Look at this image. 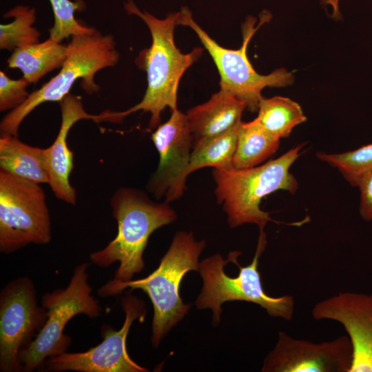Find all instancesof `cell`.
I'll list each match as a JSON object with an SVG mask.
<instances>
[{"mask_svg":"<svg viewBox=\"0 0 372 372\" xmlns=\"http://www.w3.org/2000/svg\"><path fill=\"white\" fill-rule=\"evenodd\" d=\"M124 9L145 23L152 36V44L140 52L135 61L137 66L147 73L145 93L138 103L121 114L125 118L139 110L149 112L148 129L153 131L160 125L161 113L166 107L172 111L177 109L180 81L187 70L200 58L204 49L195 48L188 53H183L177 48L174 34L178 12L158 19L146 10H139L133 0H126Z\"/></svg>","mask_w":372,"mask_h":372,"instance_id":"6da1fadb","label":"cell"},{"mask_svg":"<svg viewBox=\"0 0 372 372\" xmlns=\"http://www.w3.org/2000/svg\"><path fill=\"white\" fill-rule=\"evenodd\" d=\"M112 215L117 222L116 237L106 247L90 254L91 262L107 267L120 265L111 284L132 280L144 268L143 254L151 234L158 228L174 222L175 211L169 203L152 200L143 191L122 187L111 199Z\"/></svg>","mask_w":372,"mask_h":372,"instance_id":"7a4b0ae2","label":"cell"},{"mask_svg":"<svg viewBox=\"0 0 372 372\" xmlns=\"http://www.w3.org/2000/svg\"><path fill=\"white\" fill-rule=\"evenodd\" d=\"M205 247V242L197 241L192 232L178 231L152 273L145 278L125 282H107L99 288L98 293L103 298L116 296L128 287L147 293L154 309L151 342L157 347L190 309L191 304H185L180 296V286L188 271H199L198 258Z\"/></svg>","mask_w":372,"mask_h":372,"instance_id":"3957f363","label":"cell"},{"mask_svg":"<svg viewBox=\"0 0 372 372\" xmlns=\"http://www.w3.org/2000/svg\"><path fill=\"white\" fill-rule=\"evenodd\" d=\"M303 147L304 144H300L280 157L254 167L213 170L217 202L223 205L231 227L252 223L262 231L269 221H274L269 212L260 209V204L263 198L278 190L296 193L298 183L289 169L301 155Z\"/></svg>","mask_w":372,"mask_h":372,"instance_id":"277c9868","label":"cell"},{"mask_svg":"<svg viewBox=\"0 0 372 372\" xmlns=\"http://www.w3.org/2000/svg\"><path fill=\"white\" fill-rule=\"evenodd\" d=\"M267 245L266 234L260 231L257 248L251 262L241 267L237 261L240 251H231L227 260L220 254L204 259L199 263L203 285L196 300L198 309H211L213 323L220 319L221 304L227 301L243 300L260 305L273 317L291 320L295 301L291 295L272 297L263 289L258 271L259 258Z\"/></svg>","mask_w":372,"mask_h":372,"instance_id":"5b68a950","label":"cell"},{"mask_svg":"<svg viewBox=\"0 0 372 372\" xmlns=\"http://www.w3.org/2000/svg\"><path fill=\"white\" fill-rule=\"evenodd\" d=\"M68 48L67 58L58 74L30 94L21 105L2 118L1 135L17 136L21 122L33 110L45 102H60L80 79L85 92H97L99 87L94 83V75L103 68L115 65L119 59L114 37L102 34L96 29L87 34L72 36Z\"/></svg>","mask_w":372,"mask_h":372,"instance_id":"8992f818","label":"cell"},{"mask_svg":"<svg viewBox=\"0 0 372 372\" xmlns=\"http://www.w3.org/2000/svg\"><path fill=\"white\" fill-rule=\"evenodd\" d=\"M88 262L76 265L65 288L43 294L41 305L46 310L47 319L36 338L20 353L21 371H34L47 358L67 351L71 338L64 330L73 317L84 314L96 318L101 315L99 302L92 295L88 283Z\"/></svg>","mask_w":372,"mask_h":372,"instance_id":"52a82bcc","label":"cell"},{"mask_svg":"<svg viewBox=\"0 0 372 372\" xmlns=\"http://www.w3.org/2000/svg\"><path fill=\"white\" fill-rule=\"evenodd\" d=\"M177 25L189 27L197 34L204 48L214 61L220 80V89L224 90L243 101L247 109L258 111L265 87H283L291 85L294 74L285 68H278L269 74H260L253 68L247 55L249 41L258 27L254 28L256 19L251 17L244 24L245 34L242 46L237 50L220 45L194 19L191 10L182 7L178 12Z\"/></svg>","mask_w":372,"mask_h":372,"instance_id":"ba28073f","label":"cell"},{"mask_svg":"<svg viewBox=\"0 0 372 372\" xmlns=\"http://www.w3.org/2000/svg\"><path fill=\"white\" fill-rule=\"evenodd\" d=\"M40 184L0 169V251L14 252L52 238L45 195Z\"/></svg>","mask_w":372,"mask_h":372,"instance_id":"9c48e42d","label":"cell"},{"mask_svg":"<svg viewBox=\"0 0 372 372\" xmlns=\"http://www.w3.org/2000/svg\"><path fill=\"white\" fill-rule=\"evenodd\" d=\"M47 319L34 283L27 276L9 282L0 292V371H21L20 353L36 338Z\"/></svg>","mask_w":372,"mask_h":372,"instance_id":"30bf717a","label":"cell"},{"mask_svg":"<svg viewBox=\"0 0 372 372\" xmlns=\"http://www.w3.org/2000/svg\"><path fill=\"white\" fill-rule=\"evenodd\" d=\"M125 322L118 330L109 325L101 327L103 341L85 352L64 353L45 361L46 371L79 372H147L149 370L133 361L127 353L126 339L132 322L144 320L146 310L143 301L131 293L121 299Z\"/></svg>","mask_w":372,"mask_h":372,"instance_id":"8fae6325","label":"cell"},{"mask_svg":"<svg viewBox=\"0 0 372 372\" xmlns=\"http://www.w3.org/2000/svg\"><path fill=\"white\" fill-rule=\"evenodd\" d=\"M159 155L156 172L147 183L157 199L170 203L180 198L186 189V180L193 147V138L186 114L176 109L160 124L151 137Z\"/></svg>","mask_w":372,"mask_h":372,"instance_id":"7c38bea8","label":"cell"},{"mask_svg":"<svg viewBox=\"0 0 372 372\" xmlns=\"http://www.w3.org/2000/svg\"><path fill=\"white\" fill-rule=\"evenodd\" d=\"M353 350L348 335L315 343L279 331L265 357L262 372H349Z\"/></svg>","mask_w":372,"mask_h":372,"instance_id":"4fadbf2b","label":"cell"},{"mask_svg":"<svg viewBox=\"0 0 372 372\" xmlns=\"http://www.w3.org/2000/svg\"><path fill=\"white\" fill-rule=\"evenodd\" d=\"M311 315L344 328L353 350L349 372H372V293L340 292L316 303Z\"/></svg>","mask_w":372,"mask_h":372,"instance_id":"5bb4252c","label":"cell"},{"mask_svg":"<svg viewBox=\"0 0 372 372\" xmlns=\"http://www.w3.org/2000/svg\"><path fill=\"white\" fill-rule=\"evenodd\" d=\"M61 123L58 135L49 147L43 149V160L49 176V185L56 198L74 205L76 201L75 189L70 183L73 169V152L67 144V136L72 125L81 119H90L96 123L112 122V111L99 114H90L83 108L81 97L68 94L61 101Z\"/></svg>","mask_w":372,"mask_h":372,"instance_id":"9a60e30c","label":"cell"},{"mask_svg":"<svg viewBox=\"0 0 372 372\" xmlns=\"http://www.w3.org/2000/svg\"><path fill=\"white\" fill-rule=\"evenodd\" d=\"M245 109L247 105L243 101L220 89L205 103L188 110L186 115L193 146L238 125Z\"/></svg>","mask_w":372,"mask_h":372,"instance_id":"2e32d148","label":"cell"},{"mask_svg":"<svg viewBox=\"0 0 372 372\" xmlns=\"http://www.w3.org/2000/svg\"><path fill=\"white\" fill-rule=\"evenodd\" d=\"M68 45L50 37L42 43L20 47L8 59L10 68H17L29 83H37L50 72L61 68L68 56Z\"/></svg>","mask_w":372,"mask_h":372,"instance_id":"e0dca14e","label":"cell"},{"mask_svg":"<svg viewBox=\"0 0 372 372\" xmlns=\"http://www.w3.org/2000/svg\"><path fill=\"white\" fill-rule=\"evenodd\" d=\"M0 167L35 183H49L43 160V149L22 143L17 136L1 135Z\"/></svg>","mask_w":372,"mask_h":372,"instance_id":"ac0fdd59","label":"cell"},{"mask_svg":"<svg viewBox=\"0 0 372 372\" xmlns=\"http://www.w3.org/2000/svg\"><path fill=\"white\" fill-rule=\"evenodd\" d=\"M280 140L254 119L248 123L241 121L233 158L234 169H247L261 165L278 149Z\"/></svg>","mask_w":372,"mask_h":372,"instance_id":"d6986e66","label":"cell"},{"mask_svg":"<svg viewBox=\"0 0 372 372\" xmlns=\"http://www.w3.org/2000/svg\"><path fill=\"white\" fill-rule=\"evenodd\" d=\"M257 112L258 116L254 120L279 139L288 137L296 126L307 120L297 102L280 96L271 98L262 96Z\"/></svg>","mask_w":372,"mask_h":372,"instance_id":"ffe728a7","label":"cell"},{"mask_svg":"<svg viewBox=\"0 0 372 372\" xmlns=\"http://www.w3.org/2000/svg\"><path fill=\"white\" fill-rule=\"evenodd\" d=\"M239 125L223 134L195 144L191 154L189 173L205 167L225 170L234 169L233 158Z\"/></svg>","mask_w":372,"mask_h":372,"instance_id":"44dd1931","label":"cell"},{"mask_svg":"<svg viewBox=\"0 0 372 372\" xmlns=\"http://www.w3.org/2000/svg\"><path fill=\"white\" fill-rule=\"evenodd\" d=\"M3 17L12 18L13 21L0 25L1 50H14L39 43L40 32L33 27L36 21V10L34 8L18 5L6 12Z\"/></svg>","mask_w":372,"mask_h":372,"instance_id":"7402d4cb","label":"cell"},{"mask_svg":"<svg viewBox=\"0 0 372 372\" xmlns=\"http://www.w3.org/2000/svg\"><path fill=\"white\" fill-rule=\"evenodd\" d=\"M317 158L337 168L344 178L353 187L372 172V143L356 149L337 154L319 152Z\"/></svg>","mask_w":372,"mask_h":372,"instance_id":"603a6c76","label":"cell"},{"mask_svg":"<svg viewBox=\"0 0 372 372\" xmlns=\"http://www.w3.org/2000/svg\"><path fill=\"white\" fill-rule=\"evenodd\" d=\"M54 14V25L50 29V37L53 40L61 41L76 34L92 32L94 28L81 25L75 18L77 10L85 8V3L82 0H49Z\"/></svg>","mask_w":372,"mask_h":372,"instance_id":"cb8c5ba5","label":"cell"},{"mask_svg":"<svg viewBox=\"0 0 372 372\" xmlns=\"http://www.w3.org/2000/svg\"><path fill=\"white\" fill-rule=\"evenodd\" d=\"M29 82L23 77L12 79L4 72H0V110H14L21 105L29 96L27 91Z\"/></svg>","mask_w":372,"mask_h":372,"instance_id":"d4e9b609","label":"cell"},{"mask_svg":"<svg viewBox=\"0 0 372 372\" xmlns=\"http://www.w3.org/2000/svg\"><path fill=\"white\" fill-rule=\"evenodd\" d=\"M357 187L360 193V215L364 220L372 221V172L364 176Z\"/></svg>","mask_w":372,"mask_h":372,"instance_id":"484cf974","label":"cell"},{"mask_svg":"<svg viewBox=\"0 0 372 372\" xmlns=\"http://www.w3.org/2000/svg\"><path fill=\"white\" fill-rule=\"evenodd\" d=\"M340 0H321V3L324 6H329L331 8V17L335 19H340L342 17L340 10Z\"/></svg>","mask_w":372,"mask_h":372,"instance_id":"4316f807","label":"cell"}]
</instances>
